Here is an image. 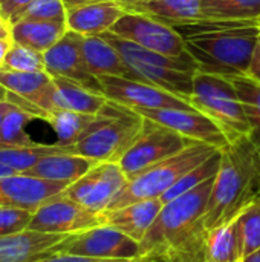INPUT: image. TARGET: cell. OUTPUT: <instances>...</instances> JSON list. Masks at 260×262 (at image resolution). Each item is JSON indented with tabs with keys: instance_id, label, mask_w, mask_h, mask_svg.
<instances>
[{
	"instance_id": "7402d4cb",
	"label": "cell",
	"mask_w": 260,
	"mask_h": 262,
	"mask_svg": "<svg viewBox=\"0 0 260 262\" xmlns=\"http://www.w3.org/2000/svg\"><path fill=\"white\" fill-rule=\"evenodd\" d=\"M81 51L87 69L97 78L112 75L136 80L121 54L101 35H83Z\"/></svg>"
},
{
	"instance_id": "d6986e66",
	"label": "cell",
	"mask_w": 260,
	"mask_h": 262,
	"mask_svg": "<svg viewBox=\"0 0 260 262\" xmlns=\"http://www.w3.org/2000/svg\"><path fill=\"white\" fill-rule=\"evenodd\" d=\"M64 235L43 233L26 229L0 238V262H38L51 255Z\"/></svg>"
},
{
	"instance_id": "f546056e",
	"label": "cell",
	"mask_w": 260,
	"mask_h": 262,
	"mask_svg": "<svg viewBox=\"0 0 260 262\" xmlns=\"http://www.w3.org/2000/svg\"><path fill=\"white\" fill-rule=\"evenodd\" d=\"M202 12L211 20H260V0H202Z\"/></svg>"
},
{
	"instance_id": "30bf717a",
	"label": "cell",
	"mask_w": 260,
	"mask_h": 262,
	"mask_svg": "<svg viewBox=\"0 0 260 262\" xmlns=\"http://www.w3.org/2000/svg\"><path fill=\"white\" fill-rule=\"evenodd\" d=\"M127 180L118 163H97L86 175L69 184L63 193L87 210L101 215L109 210Z\"/></svg>"
},
{
	"instance_id": "44dd1931",
	"label": "cell",
	"mask_w": 260,
	"mask_h": 262,
	"mask_svg": "<svg viewBox=\"0 0 260 262\" xmlns=\"http://www.w3.org/2000/svg\"><path fill=\"white\" fill-rule=\"evenodd\" d=\"M202 0H121L130 12L144 14L170 26L204 20Z\"/></svg>"
},
{
	"instance_id": "bcb514c9",
	"label": "cell",
	"mask_w": 260,
	"mask_h": 262,
	"mask_svg": "<svg viewBox=\"0 0 260 262\" xmlns=\"http://www.w3.org/2000/svg\"><path fill=\"white\" fill-rule=\"evenodd\" d=\"M6 94H8V91L0 84V101H3V100H6Z\"/></svg>"
},
{
	"instance_id": "3957f363",
	"label": "cell",
	"mask_w": 260,
	"mask_h": 262,
	"mask_svg": "<svg viewBox=\"0 0 260 262\" xmlns=\"http://www.w3.org/2000/svg\"><path fill=\"white\" fill-rule=\"evenodd\" d=\"M215 177L193 190L166 203L139 244L141 259L156 261L202 229V218L211 195Z\"/></svg>"
},
{
	"instance_id": "2e32d148",
	"label": "cell",
	"mask_w": 260,
	"mask_h": 262,
	"mask_svg": "<svg viewBox=\"0 0 260 262\" xmlns=\"http://www.w3.org/2000/svg\"><path fill=\"white\" fill-rule=\"evenodd\" d=\"M69 184L14 173L0 178V207L34 212L49 198L64 192Z\"/></svg>"
},
{
	"instance_id": "c3c4849f",
	"label": "cell",
	"mask_w": 260,
	"mask_h": 262,
	"mask_svg": "<svg viewBox=\"0 0 260 262\" xmlns=\"http://www.w3.org/2000/svg\"><path fill=\"white\" fill-rule=\"evenodd\" d=\"M2 2H3V0H0V3H2Z\"/></svg>"
},
{
	"instance_id": "836d02e7",
	"label": "cell",
	"mask_w": 260,
	"mask_h": 262,
	"mask_svg": "<svg viewBox=\"0 0 260 262\" xmlns=\"http://www.w3.org/2000/svg\"><path fill=\"white\" fill-rule=\"evenodd\" d=\"M161 262H208L205 255V230L187 238L184 243L166 252L159 259Z\"/></svg>"
},
{
	"instance_id": "484cf974",
	"label": "cell",
	"mask_w": 260,
	"mask_h": 262,
	"mask_svg": "<svg viewBox=\"0 0 260 262\" xmlns=\"http://www.w3.org/2000/svg\"><path fill=\"white\" fill-rule=\"evenodd\" d=\"M205 255L208 262H242V243L236 220L205 232Z\"/></svg>"
},
{
	"instance_id": "8fae6325",
	"label": "cell",
	"mask_w": 260,
	"mask_h": 262,
	"mask_svg": "<svg viewBox=\"0 0 260 262\" xmlns=\"http://www.w3.org/2000/svg\"><path fill=\"white\" fill-rule=\"evenodd\" d=\"M109 32L158 54L169 57L187 55L184 38L173 29V26L144 14L127 11Z\"/></svg>"
},
{
	"instance_id": "277c9868",
	"label": "cell",
	"mask_w": 260,
	"mask_h": 262,
	"mask_svg": "<svg viewBox=\"0 0 260 262\" xmlns=\"http://www.w3.org/2000/svg\"><path fill=\"white\" fill-rule=\"evenodd\" d=\"M143 126L144 117L139 112L109 100L69 150L95 163H118L138 138Z\"/></svg>"
},
{
	"instance_id": "52a82bcc",
	"label": "cell",
	"mask_w": 260,
	"mask_h": 262,
	"mask_svg": "<svg viewBox=\"0 0 260 262\" xmlns=\"http://www.w3.org/2000/svg\"><path fill=\"white\" fill-rule=\"evenodd\" d=\"M188 103L211 118L225 134L230 144L250 135L248 118L239 94L230 80L198 71L193 77V92Z\"/></svg>"
},
{
	"instance_id": "6da1fadb",
	"label": "cell",
	"mask_w": 260,
	"mask_h": 262,
	"mask_svg": "<svg viewBox=\"0 0 260 262\" xmlns=\"http://www.w3.org/2000/svg\"><path fill=\"white\" fill-rule=\"evenodd\" d=\"M221 166L202 218L205 232L233 221L254 200L260 198V157L242 138L221 149Z\"/></svg>"
},
{
	"instance_id": "4fadbf2b",
	"label": "cell",
	"mask_w": 260,
	"mask_h": 262,
	"mask_svg": "<svg viewBox=\"0 0 260 262\" xmlns=\"http://www.w3.org/2000/svg\"><path fill=\"white\" fill-rule=\"evenodd\" d=\"M98 80L101 83V91L107 97V100L133 111L195 109L184 98L139 80L112 75H101L98 77Z\"/></svg>"
},
{
	"instance_id": "cb8c5ba5",
	"label": "cell",
	"mask_w": 260,
	"mask_h": 262,
	"mask_svg": "<svg viewBox=\"0 0 260 262\" xmlns=\"http://www.w3.org/2000/svg\"><path fill=\"white\" fill-rule=\"evenodd\" d=\"M67 32L66 20H18L12 23V40L44 54Z\"/></svg>"
},
{
	"instance_id": "ab89813d",
	"label": "cell",
	"mask_w": 260,
	"mask_h": 262,
	"mask_svg": "<svg viewBox=\"0 0 260 262\" xmlns=\"http://www.w3.org/2000/svg\"><path fill=\"white\" fill-rule=\"evenodd\" d=\"M0 40L14 43V40H12V23L2 15H0Z\"/></svg>"
},
{
	"instance_id": "ffe728a7",
	"label": "cell",
	"mask_w": 260,
	"mask_h": 262,
	"mask_svg": "<svg viewBox=\"0 0 260 262\" xmlns=\"http://www.w3.org/2000/svg\"><path fill=\"white\" fill-rule=\"evenodd\" d=\"M66 9L67 29L81 35H100L107 32L127 12L121 2L87 3Z\"/></svg>"
},
{
	"instance_id": "8992f818",
	"label": "cell",
	"mask_w": 260,
	"mask_h": 262,
	"mask_svg": "<svg viewBox=\"0 0 260 262\" xmlns=\"http://www.w3.org/2000/svg\"><path fill=\"white\" fill-rule=\"evenodd\" d=\"M218 150L221 149L195 141L179 154L129 178L123 190L110 204L109 210L120 209L126 204L141 200H159L179 178L202 164Z\"/></svg>"
},
{
	"instance_id": "8d00e7d4",
	"label": "cell",
	"mask_w": 260,
	"mask_h": 262,
	"mask_svg": "<svg viewBox=\"0 0 260 262\" xmlns=\"http://www.w3.org/2000/svg\"><path fill=\"white\" fill-rule=\"evenodd\" d=\"M32 212L14 207H0V238L28 229Z\"/></svg>"
},
{
	"instance_id": "ee69618b",
	"label": "cell",
	"mask_w": 260,
	"mask_h": 262,
	"mask_svg": "<svg viewBox=\"0 0 260 262\" xmlns=\"http://www.w3.org/2000/svg\"><path fill=\"white\" fill-rule=\"evenodd\" d=\"M242 262H260V249L259 250H256L254 253L245 256V258L242 259Z\"/></svg>"
},
{
	"instance_id": "74e56055",
	"label": "cell",
	"mask_w": 260,
	"mask_h": 262,
	"mask_svg": "<svg viewBox=\"0 0 260 262\" xmlns=\"http://www.w3.org/2000/svg\"><path fill=\"white\" fill-rule=\"evenodd\" d=\"M34 0H3L0 3V15L8 18L11 23L12 20L21 12L25 11Z\"/></svg>"
},
{
	"instance_id": "b9f144b4",
	"label": "cell",
	"mask_w": 260,
	"mask_h": 262,
	"mask_svg": "<svg viewBox=\"0 0 260 262\" xmlns=\"http://www.w3.org/2000/svg\"><path fill=\"white\" fill-rule=\"evenodd\" d=\"M11 41H5V40H0V69L3 68V61H5V57L11 48Z\"/></svg>"
},
{
	"instance_id": "d4e9b609",
	"label": "cell",
	"mask_w": 260,
	"mask_h": 262,
	"mask_svg": "<svg viewBox=\"0 0 260 262\" xmlns=\"http://www.w3.org/2000/svg\"><path fill=\"white\" fill-rule=\"evenodd\" d=\"M55 84V109L74 111L87 115H97L109 101L101 92L87 89L72 80L52 77Z\"/></svg>"
},
{
	"instance_id": "83f0119b",
	"label": "cell",
	"mask_w": 260,
	"mask_h": 262,
	"mask_svg": "<svg viewBox=\"0 0 260 262\" xmlns=\"http://www.w3.org/2000/svg\"><path fill=\"white\" fill-rule=\"evenodd\" d=\"M95 117L97 115H87L74 111H55L49 114L46 121L57 134V144L61 147H70L81 138Z\"/></svg>"
},
{
	"instance_id": "603a6c76",
	"label": "cell",
	"mask_w": 260,
	"mask_h": 262,
	"mask_svg": "<svg viewBox=\"0 0 260 262\" xmlns=\"http://www.w3.org/2000/svg\"><path fill=\"white\" fill-rule=\"evenodd\" d=\"M95 164V161L77 154L57 152L41 158L34 167H31L25 173L48 181L72 184L83 175H86Z\"/></svg>"
},
{
	"instance_id": "e575fe53",
	"label": "cell",
	"mask_w": 260,
	"mask_h": 262,
	"mask_svg": "<svg viewBox=\"0 0 260 262\" xmlns=\"http://www.w3.org/2000/svg\"><path fill=\"white\" fill-rule=\"evenodd\" d=\"M5 69L18 71V72H37V71H46L44 66V57L41 52H37L34 49H29L26 46L12 43L5 61Z\"/></svg>"
},
{
	"instance_id": "d590c367",
	"label": "cell",
	"mask_w": 260,
	"mask_h": 262,
	"mask_svg": "<svg viewBox=\"0 0 260 262\" xmlns=\"http://www.w3.org/2000/svg\"><path fill=\"white\" fill-rule=\"evenodd\" d=\"M66 11L63 0H34L12 23L18 20H66Z\"/></svg>"
},
{
	"instance_id": "f6af8a7d",
	"label": "cell",
	"mask_w": 260,
	"mask_h": 262,
	"mask_svg": "<svg viewBox=\"0 0 260 262\" xmlns=\"http://www.w3.org/2000/svg\"><path fill=\"white\" fill-rule=\"evenodd\" d=\"M14 173H17V172H14L12 169H9L8 166H5V164L0 163V178L2 177H8V175H14Z\"/></svg>"
},
{
	"instance_id": "60d3db41",
	"label": "cell",
	"mask_w": 260,
	"mask_h": 262,
	"mask_svg": "<svg viewBox=\"0 0 260 262\" xmlns=\"http://www.w3.org/2000/svg\"><path fill=\"white\" fill-rule=\"evenodd\" d=\"M66 8L78 6V5H87V3H101V2H121V0H63Z\"/></svg>"
},
{
	"instance_id": "4316f807",
	"label": "cell",
	"mask_w": 260,
	"mask_h": 262,
	"mask_svg": "<svg viewBox=\"0 0 260 262\" xmlns=\"http://www.w3.org/2000/svg\"><path fill=\"white\" fill-rule=\"evenodd\" d=\"M227 80H230V83L239 94L251 127L250 135L247 138L260 157V80H256L250 75L228 77Z\"/></svg>"
},
{
	"instance_id": "ac0fdd59",
	"label": "cell",
	"mask_w": 260,
	"mask_h": 262,
	"mask_svg": "<svg viewBox=\"0 0 260 262\" xmlns=\"http://www.w3.org/2000/svg\"><path fill=\"white\" fill-rule=\"evenodd\" d=\"M162 206L164 203H161V200H141L126 204L120 209L107 210L101 213V220L103 224L120 230L141 244L159 215Z\"/></svg>"
},
{
	"instance_id": "f35d334b",
	"label": "cell",
	"mask_w": 260,
	"mask_h": 262,
	"mask_svg": "<svg viewBox=\"0 0 260 262\" xmlns=\"http://www.w3.org/2000/svg\"><path fill=\"white\" fill-rule=\"evenodd\" d=\"M133 261H116V259H98V258H89V256H80V255H69V253H54L44 259L38 262H135Z\"/></svg>"
},
{
	"instance_id": "d6a6232c",
	"label": "cell",
	"mask_w": 260,
	"mask_h": 262,
	"mask_svg": "<svg viewBox=\"0 0 260 262\" xmlns=\"http://www.w3.org/2000/svg\"><path fill=\"white\" fill-rule=\"evenodd\" d=\"M244 258L260 249V198L251 201L236 218Z\"/></svg>"
},
{
	"instance_id": "7bdbcfd3",
	"label": "cell",
	"mask_w": 260,
	"mask_h": 262,
	"mask_svg": "<svg viewBox=\"0 0 260 262\" xmlns=\"http://www.w3.org/2000/svg\"><path fill=\"white\" fill-rule=\"evenodd\" d=\"M9 107H11V103H9V101H6V100L0 101V132H2V124H3V118H5L6 112L9 111Z\"/></svg>"
},
{
	"instance_id": "1f68e13d",
	"label": "cell",
	"mask_w": 260,
	"mask_h": 262,
	"mask_svg": "<svg viewBox=\"0 0 260 262\" xmlns=\"http://www.w3.org/2000/svg\"><path fill=\"white\" fill-rule=\"evenodd\" d=\"M32 118H35V117L21 111L20 107H17L11 103V107L6 112V115L3 118V124H2L0 147H21V146L35 144V141H32L31 137L25 130L26 124Z\"/></svg>"
},
{
	"instance_id": "7a4b0ae2",
	"label": "cell",
	"mask_w": 260,
	"mask_h": 262,
	"mask_svg": "<svg viewBox=\"0 0 260 262\" xmlns=\"http://www.w3.org/2000/svg\"><path fill=\"white\" fill-rule=\"evenodd\" d=\"M259 32L260 21L222 28L184 37V46L199 72L224 78L238 77L250 71Z\"/></svg>"
},
{
	"instance_id": "4dcf8cb0",
	"label": "cell",
	"mask_w": 260,
	"mask_h": 262,
	"mask_svg": "<svg viewBox=\"0 0 260 262\" xmlns=\"http://www.w3.org/2000/svg\"><path fill=\"white\" fill-rule=\"evenodd\" d=\"M221 150H218L215 155H211L208 160H205L202 164H199L198 167L192 169L190 172H187L182 178H179L159 200L161 203H170L173 201L175 198L193 190L195 187L201 186L202 183H205L207 180L216 177L218 170H219V166H221Z\"/></svg>"
},
{
	"instance_id": "f1b7e54d",
	"label": "cell",
	"mask_w": 260,
	"mask_h": 262,
	"mask_svg": "<svg viewBox=\"0 0 260 262\" xmlns=\"http://www.w3.org/2000/svg\"><path fill=\"white\" fill-rule=\"evenodd\" d=\"M57 152H70L69 147H61L55 144H32L21 147H0V163L8 166L17 173H25L34 167L41 158L57 154Z\"/></svg>"
},
{
	"instance_id": "9a60e30c",
	"label": "cell",
	"mask_w": 260,
	"mask_h": 262,
	"mask_svg": "<svg viewBox=\"0 0 260 262\" xmlns=\"http://www.w3.org/2000/svg\"><path fill=\"white\" fill-rule=\"evenodd\" d=\"M83 35L67 29L63 38L43 54L46 72L51 77H63L72 80L87 89L101 92L100 80L90 74L81 51Z\"/></svg>"
},
{
	"instance_id": "7dc6e473",
	"label": "cell",
	"mask_w": 260,
	"mask_h": 262,
	"mask_svg": "<svg viewBox=\"0 0 260 262\" xmlns=\"http://www.w3.org/2000/svg\"><path fill=\"white\" fill-rule=\"evenodd\" d=\"M256 54L259 55V58H260V32H259V41H257V46H256Z\"/></svg>"
},
{
	"instance_id": "5bb4252c",
	"label": "cell",
	"mask_w": 260,
	"mask_h": 262,
	"mask_svg": "<svg viewBox=\"0 0 260 262\" xmlns=\"http://www.w3.org/2000/svg\"><path fill=\"white\" fill-rule=\"evenodd\" d=\"M136 112L192 141L210 144L216 149H224L230 144L221 127L196 109H143Z\"/></svg>"
},
{
	"instance_id": "9c48e42d",
	"label": "cell",
	"mask_w": 260,
	"mask_h": 262,
	"mask_svg": "<svg viewBox=\"0 0 260 262\" xmlns=\"http://www.w3.org/2000/svg\"><path fill=\"white\" fill-rule=\"evenodd\" d=\"M54 253H69L116 261L141 259L139 243L106 224L64 236V239L55 246Z\"/></svg>"
},
{
	"instance_id": "7c38bea8",
	"label": "cell",
	"mask_w": 260,
	"mask_h": 262,
	"mask_svg": "<svg viewBox=\"0 0 260 262\" xmlns=\"http://www.w3.org/2000/svg\"><path fill=\"white\" fill-rule=\"evenodd\" d=\"M101 224L103 220L100 213L87 210L61 192L44 201L37 210L32 212L28 229L67 236Z\"/></svg>"
},
{
	"instance_id": "e0dca14e",
	"label": "cell",
	"mask_w": 260,
	"mask_h": 262,
	"mask_svg": "<svg viewBox=\"0 0 260 262\" xmlns=\"http://www.w3.org/2000/svg\"><path fill=\"white\" fill-rule=\"evenodd\" d=\"M0 84L34 106H37L46 118L51 112H55V84L52 77L46 71L37 72H18L11 69H0ZM46 121V120H44Z\"/></svg>"
},
{
	"instance_id": "ba28073f",
	"label": "cell",
	"mask_w": 260,
	"mask_h": 262,
	"mask_svg": "<svg viewBox=\"0 0 260 262\" xmlns=\"http://www.w3.org/2000/svg\"><path fill=\"white\" fill-rule=\"evenodd\" d=\"M193 143L195 141L179 135L178 132L144 118L143 130L118 164L126 177L132 178L150 166L179 154Z\"/></svg>"
},
{
	"instance_id": "5b68a950",
	"label": "cell",
	"mask_w": 260,
	"mask_h": 262,
	"mask_svg": "<svg viewBox=\"0 0 260 262\" xmlns=\"http://www.w3.org/2000/svg\"><path fill=\"white\" fill-rule=\"evenodd\" d=\"M100 35L121 54L136 80L158 86L188 101L193 92V77L198 72V64L188 54L169 57L144 49L109 31Z\"/></svg>"
}]
</instances>
